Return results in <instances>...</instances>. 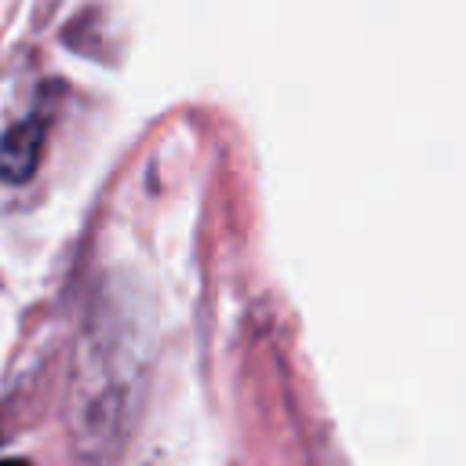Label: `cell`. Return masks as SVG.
<instances>
[{"mask_svg":"<svg viewBox=\"0 0 466 466\" xmlns=\"http://www.w3.org/2000/svg\"><path fill=\"white\" fill-rule=\"evenodd\" d=\"M44 153V124L22 120L0 138V178L4 182H25Z\"/></svg>","mask_w":466,"mask_h":466,"instance_id":"cell-1","label":"cell"},{"mask_svg":"<svg viewBox=\"0 0 466 466\" xmlns=\"http://www.w3.org/2000/svg\"><path fill=\"white\" fill-rule=\"evenodd\" d=\"M0 466H29L25 459H0Z\"/></svg>","mask_w":466,"mask_h":466,"instance_id":"cell-2","label":"cell"}]
</instances>
